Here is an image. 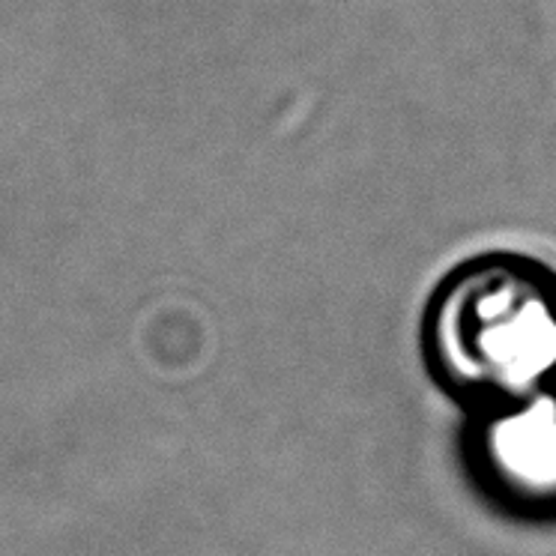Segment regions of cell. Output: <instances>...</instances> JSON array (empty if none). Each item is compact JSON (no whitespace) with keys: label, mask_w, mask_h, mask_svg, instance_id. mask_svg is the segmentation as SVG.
<instances>
[{"label":"cell","mask_w":556,"mask_h":556,"mask_svg":"<svg viewBox=\"0 0 556 556\" xmlns=\"http://www.w3.org/2000/svg\"><path fill=\"white\" fill-rule=\"evenodd\" d=\"M467 460L496 506L556 520V387L470 413Z\"/></svg>","instance_id":"7a4b0ae2"},{"label":"cell","mask_w":556,"mask_h":556,"mask_svg":"<svg viewBox=\"0 0 556 556\" xmlns=\"http://www.w3.org/2000/svg\"><path fill=\"white\" fill-rule=\"evenodd\" d=\"M428 375L467 413L556 387V273L535 257L476 254L425 305Z\"/></svg>","instance_id":"6da1fadb"}]
</instances>
